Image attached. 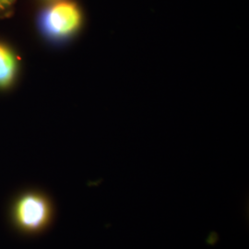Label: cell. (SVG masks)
Returning <instances> with one entry per match:
<instances>
[{
  "label": "cell",
  "instance_id": "obj_2",
  "mask_svg": "<svg viewBox=\"0 0 249 249\" xmlns=\"http://www.w3.org/2000/svg\"><path fill=\"white\" fill-rule=\"evenodd\" d=\"M81 23V13L76 4L63 1L47 9L42 25L48 36L62 38L73 34Z\"/></svg>",
  "mask_w": 249,
  "mask_h": 249
},
{
  "label": "cell",
  "instance_id": "obj_1",
  "mask_svg": "<svg viewBox=\"0 0 249 249\" xmlns=\"http://www.w3.org/2000/svg\"><path fill=\"white\" fill-rule=\"evenodd\" d=\"M52 205L39 193H27L14 206V219L22 230L31 232L45 229L52 219Z\"/></svg>",
  "mask_w": 249,
  "mask_h": 249
},
{
  "label": "cell",
  "instance_id": "obj_4",
  "mask_svg": "<svg viewBox=\"0 0 249 249\" xmlns=\"http://www.w3.org/2000/svg\"><path fill=\"white\" fill-rule=\"evenodd\" d=\"M14 1L15 0H0V11H3L9 8Z\"/></svg>",
  "mask_w": 249,
  "mask_h": 249
},
{
  "label": "cell",
  "instance_id": "obj_3",
  "mask_svg": "<svg viewBox=\"0 0 249 249\" xmlns=\"http://www.w3.org/2000/svg\"><path fill=\"white\" fill-rule=\"evenodd\" d=\"M17 60L12 51L0 44V87H7L14 80Z\"/></svg>",
  "mask_w": 249,
  "mask_h": 249
}]
</instances>
